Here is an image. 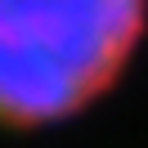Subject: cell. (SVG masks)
I'll list each match as a JSON object with an SVG mask.
<instances>
[{
  "instance_id": "1",
  "label": "cell",
  "mask_w": 148,
  "mask_h": 148,
  "mask_svg": "<svg viewBox=\"0 0 148 148\" xmlns=\"http://www.w3.org/2000/svg\"><path fill=\"white\" fill-rule=\"evenodd\" d=\"M148 36V0H0V126L40 130L99 103Z\"/></svg>"
}]
</instances>
